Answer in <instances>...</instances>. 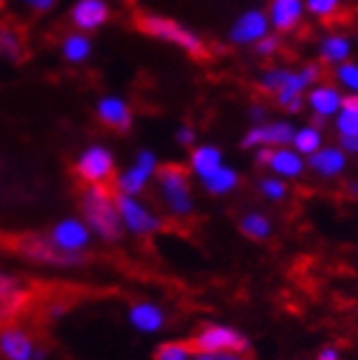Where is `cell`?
<instances>
[{
	"label": "cell",
	"instance_id": "1",
	"mask_svg": "<svg viewBox=\"0 0 358 360\" xmlns=\"http://www.w3.org/2000/svg\"><path fill=\"white\" fill-rule=\"evenodd\" d=\"M324 66L317 62H308L303 66H268L257 79V86L264 93L273 95L281 110L299 115L306 108L308 90L321 82Z\"/></svg>",
	"mask_w": 358,
	"mask_h": 360
},
{
	"label": "cell",
	"instance_id": "2",
	"mask_svg": "<svg viewBox=\"0 0 358 360\" xmlns=\"http://www.w3.org/2000/svg\"><path fill=\"white\" fill-rule=\"evenodd\" d=\"M82 211L88 229H93L101 240L115 242L121 238L123 222L117 209V193L108 185H86Z\"/></svg>",
	"mask_w": 358,
	"mask_h": 360
},
{
	"label": "cell",
	"instance_id": "3",
	"mask_svg": "<svg viewBox=\"0 0 358 360\" xmlns=\"http://www.w3.org/2000/svg\"><path fill=\"white\" fill-rule=\"evenodd\" d=\"M139 27L143 33L150 35V38L181 49L187 56L203 58L207 53V42L203 40V35L198 31H193L191 27L174 20V18L160 15V13H146V15H141Z\"/></svg>",
	"mask_w": 358,
	"mask_h": 360
},
{
	"label": "cell",
	"instance_id": "4",
	"mask_svg": "<svg viewBox=\"0 0 358 360\" xmlns=\"http://www.w3.org/2000/svg\"><path fill=\"white\" fill-rule=\"evenodd\" d=\"M156 183L158 191L163 195V200L167 209L178 215V218H185L193 211V195H191V183H189V169L176 163L160 165L156 172Z\"/></svg>",
	"mask_w": 358,
	"mask_h": 360
},
{
	"label": "cell",
	"instance_id": "5",
	"mask_svg": "<svg viewBox=\"0 0 358 360\" xmlns=\"http://www.w3.org/2000/svg\"><path fill=\"white\" fill-rule=\"evenodd\" d=\"M9 248L15 250L20 257L51 266H79L86 262L84 253H68V250L56 246L51 238L42 236H13Z\"/></svg>",
	"mask_w": 358,
	"mask_h": 360
},
{
	"label": "cell",
	"instance_id": "6",
	"mask_svg": "<svg viewBox=\"0 0 358 360\" xmlns=\"http://www.w3.org/2000/svg\"><path fill=\"white\" fill-rule=\"evenodd\" d=\"M193 354H216V352H238L246 354L250 349L248 338L226 326H207L191 340H187Z\"/></svg>",
	"mask_w": 358,
	"mask_h": 360
},
{
	"label": "cell",
	"instance_id": "7",
	"mask_svg": "<svg viewBox=\"0 0 358 360\" xmlns=\"http://www.w3.org/2000/svg\"><path fill=\"white\" fill-rule=\"evenodd\" d=\"M115 154L99 143L88 146L75 163V172L86 185H108L115 178Z\"/></svg>",
	"mask_w": 358,
	"mask_h": 360
},
{
	"label": "cell",
	"instance_id": "8",
	"mask_svg": "<svg viewBox=\"0 0 358 360\" xmlns=\"http://www.w3.org/2000/svg\"><path fill=\"white\" fill-rule=\"evenodd\" d=\"M158 158L152 150H141L132 165L121 172L119 176H115V187L117 193H125V195H139L146 191V187L156 178L158 172Z\"/></svg>",
	"mask_w": 358,
	"mask_h": 360
},
{
	"label": "cell",
	"instance_id": "9",
	"mask_svg": "<svg viewBox=\"0 0 358 360\" xmlns=\"http://www.w3.org/2000/svg\"><path fill=\"white\" fill-rule=\"evenodd\" d=\"M345 101H347V95L332 82L314 84L306 95V108L314 117V123L321 125V128L326 125V121H332L338 112H341Z\"/></svg>",
	"mask_w": 358,
	"mask_h": 360
},
{
	"label": "cell",
	"instance_id": "10",
	"mask_svg": "<svg viewBox=\"0 0 358 360\" xmlns=\"http://www.w3.org/2000/svg\"><path fill=\"white\" fill-rule=\"evenodd\" d=\"M295 125L288 119H275L260 125H250L246 134L242 136L244 150H257V148H286L293 143Z\"/></svg>",
	"mask_w": 358,
	"mask_h": 360
},
{
	"label": "cell",
	"instance_id": "11",
	"mask_svg": "<svg viewBox=\"0 0 358 360\" xmlns=\"http://www.w3.org/2000/svg\"><path fill=\"white\" fill-rule=\"evenodd\" d=\"M273 33L271 20H268L266 11L262 9H246L242 11L229 27V42L234 46H255L264 35Z\"/></svg>",
	"mask_w": 358,
	"mask_h": 360
},
{
	"label": "cell",
	"instance_id": "12",
	"mask_svg": "<svg viewBox=\"0 0 358 360\" xmlns=\"http://www.w3.org/2000/svg\"><path fill=\"white\" fill-rule=\"evenodd\" d=\"M117 209L123 226L136 233V236H152V233L160 231V226H163L158 215H154L146 205H141L136 195L117 193Z\"/></svg>",
	"mask_w": 358,
	"mask_h": 360
},
{
	"label": "cell",
	"instance_id": "13",
	"mask_svg": "<svg viewBox=\"0 0 358 360\" xmlns=\"http://www.w3.org/2000/svg\"><path fill=\"white\" fill-rule=\"evenodd\" d=\"M68 15L75 31L95 33L110 20V5L108 0H75Z\"/></svg>",
	"mask_w": 358,
	"mask_h": 360
},
{
	"label": "cell",
	"instance_id": "14",
	"mask_svg": "<svg viewBox=\"0 0 358 360\" xmlns=\"http://www.w3.org/2000/svg\"><path fill=\"white\" fill-rule=\"evenodd\" d=\"M266 15L275 33H293L306 20L308 11L303 0H271Z\"/></svg>",
	"mask_w": 358,
	"mask_h": 360
},
{
	"label": "cell",
	"instance_id": "15",
	"mask_svg": "<svg viewBox=\"0 0 358 360\" xmlns=\"http://www.w3.org/2000/svg\"><path fill=\"white\" fill-rule=\"evenodd\" d=\"M97 119L106 125V128L117 130V132H128L132 128V108L128 99H123L121 95H103L99 97L95 105Z\"/></svg>",
	"mask_w": 358,
	"mask_h": 360
},
{
	"label": "cell",
	"instance_id": "16",
	"mask_svg": "<svg viewBox=\"0 0 358 360\" xmlns=\"http://www.w3.org/2000/svg\"><path fill=\"white\" fill-rule=\"evenodd\" d=\"M350 154L341 146H324L319 152L308 156V169L324 180H334L347 169Z\"/></svg>",
	"mask_w": 358,
	"mask_h": 360
},
{
	"label": "cell",
	"instance_id": "17",
	"mask_svg": "<svg viewBox=\"0 0 358 360\" xmlns=\"http://www.w3.org/2000/svg\"><path fill=\"white\" fill-rule=\"evenodd\" d=\"M354 49H356V44L347 33H343V31L326 33L324 38L319 40V46H317L319 62L336 68V66H341V64L352 60Z\"/></svg>",
	"mask_w": 358,
	"mask_h": 360
},
{
	"label": "cell",
	"instance_id": "18",
	"mask_svg": "<svg viewBox=\"0 0 358 360\" xmlns=\"http://www.w3.org/2000/svg\"><path fill=\"white\" fill-rule=\"evenodd\" d=\"M51 240L62 250H68V253H82L91 242V233H88V226L84 222L70 218L56 224V229L51 231Z\"/></svg>",
	"mask_w": 358,
	"mask_h": 360
},
{
	"label": "cell",
	"instance_id": "19",
	"mask_svg": "<svg viewBox=\"0 0 358 360\" xmlns=\"http://www.w3.org/2000/svg\"><path fill=\"white\" fill-rule=\"evenodd\" d=\"M268 169L273 176L283 180H297L308 169V160L303 158L297 150L290 146L286 148H273V156L268 160Z\"/></svg>",
	"mask_w": 358,
	"mask_h": 360
},
{
	"label": "cell",
	"instance_id": "20",
	"mask_svg": "<svg viewBox=\"0 0 358 360\" xmlns=\"http://www.w3.org/2000/svg\"><path fill=\"white\" fill-rule=\"evenodd\" d=\"M222 165H224V154L218 146H213V143H200V146L191 148L187 169L198 180H205Z\"/></svg>",
	"mask_w": 358,
	"mask_h": 360
},
{
	"label": "cell",
	"instance_id": "21",
	"mask_svg": "<svg viewBox=\"0 0 358 360\" xmlns=\"http://www.w3.org/2000/svg\"><path fill=\"white\" fill-rule=\"evenodd\" d=\"M0 354L7 360H33V343L29 334L18 328H7L0 332Z\"/></svg>",
	"mask_w": 358,
	"mask_h": 360
},
{
	"label": "cell",
	"instance_id": "22",
	"mask_svg": "<svg viewBox=\"0 0 358 360\" xmlns=\"http://www.w3.org/2000/svg\"><path fill=\"white\" fill-rule=\"evenodd\" d=\"M60 53H62V58L68 64H73V66L86 64L88 60L93 58V40H91V35L82 33V31L68 33L66 38L62 40Z\"/></svg>",
	"mask_w": 358,
	"mask_h": 360
},
{
	"label": "cell",
	"instance_id": "23",
	"mask_svg": "<svg viewBox=\"0 0 358 360\" xmlns=\"http://www.w3.org/2000/svg\"><path fill=\"white\" fill-rule=\"evenodd\" d=\"M130 323L139 332L154 334L165 326V314L154 303H136L130 310Z\"/></svg>",
	"mask_w": 358,
	"mask_h": 360
},
{
	"label": "cell",
	"instance_id": "24",
	"mask_svg": "<svg viewBox=\"0 0 358 360\" xmlns=\"http://www.w3.org/2000/svg\"><path fill=\"white\" fill-rule=\"evenodd\" d=\"M324 146H326V139H324V128H321V125L306 123V125H301V128H295V136H293L290 148L297 150L303 158L312 156Z\"/></svg>",
	"mask_w": 358,
	"mask_h": 360
},
{
	"label": "cell",
	"instance_id": "25",
	"mask_svg": "<svg viewBox=\"0 0 358 360\" xmlns=\"http://www.w3.org/2000/svg\"><path fill=\"white\" fill-rule=\"evenodd\" d=\"M203 187L211 193V195H226L231 191H236L240 185V174L238 169H234L231 165H222L220 169H216L211 176H207L205 180H200Z\"/></svg>",
	"mask_w": 358,
	"mask_h": 360
},
{
	"label": "cell",
	"instance_id": "26",
	"mask_svg": "<svg viewBox=\"0 0 358 360\" xmlns=\"http://www.w3.org/2000/svg\"><path fill=\"white\" fill-rule=\"evenodd\" d=\"M240 231L244 233V236L248 240H257V242H264L271 238L273 233V222L271 218H268L266 213L262 211H248L242 215L240 220Z\"/></svg>",
	"mask_w": 358,
	"mask_h": 360
},
{
	"label": "cell",
	"instance_id": "27",
	"mask_svg": "<svg viewBox=\"0 0 358 360\" xmlns=\"http://www.w3.org/2000/svg\"><path fill=\"white\" fill-rule=\"evenodd\" d=\"M334 130L338 134V139H350V136H358V105L347 97L345 105L341 108L334 119Z\"/></svg>",
	"mask_w": 358,
	"mask_h": 360
},
{
	"label": "cell",
	"instance_id": "28",
	"mask_svg": "<svg viewBox=\"0 0 358 360\" xmlns=\"http://www.w3.org/2000/svg\"><path fill=\"white\" fill-rule=\"evenodd\" d=\"M334 84L343 90L347 97H358V62L350 60L334 68Z\"/></svg>",
	"mask_w": 358,
	"mask_h": 360
},
{
	"label": "cell",
	"instance_id": "29",
	"mask_svg": "<svg viewBox=\"0 0 358 360\" xmlns=\"http://www.w3.org/2000/svg\"><path fill=\"white\" fill-rule=\"evenodd\" d=\"M23 38L20 33L9 29V27H0V58L5 60H20L23 58Z\"/></svg>",
	"mask_w": 358,
	"mask_h": 360
},
{
	"label": "cell",
	"instance_id": "30",
	"mask_svg": "<svg viewBox=\"0 0 358 360\" xmlns=\"http://www.w3.org/2000/svg\"><path fill=\"white\" fill-rule=\"evenodd\" d=\"M303 3L308 15L317 20H332L343 9V0H303Z\"/></svg>",
	"mask_w": 358,
	"mask_h": 360
},
{
	"label": "cell",
	"instance_id": "31",
	"mask_svg": "<svg viewBox=\"0 0 358 360\" xmlns=\"http://www.w3.org/2000/svg\"><path fill=\"white\" fill-rule=\"evenodd\" d=\"M257 189H260V193L266 198V200H271V202H281L283 198L288 195V185H286V180L277 178L273 174L260 178Z\"/></svg>",
	"mask_w": 358,
	"mask_h": 360
},
{
	"label": "cell",
	"instance_id": "32",
	"mask_svg": "<svg viewBox=\"0 0 358 360\" xmlns=\"http://www.w3.org/2000/svg\"><path fill=\"white\" fill-rule=\"evenodd\" d=\"M193 352L187 343H163L154 352V360H191Z\"/></svg>",
	"mask_w": 358,
	"mask_h": 360
},
{
	"label": "cell",
	"instance_id": "33",
	"mask_svg": "<svg viewBox=\"0 0 358 360\" xmlns=\"http://www.w3.org/2000/svg\"><path fill=\"white\" fill-rule=\"evenodd\" d=\"M253 49H255L257 56L264 58V60L275 58L277 53H279V49H281V38H279V35H275V33H268V35H264V38Z\"/></svg>",
	"mask_w": 358,
	"mask_h": 360
},
{
	"label": "cell",
	"instance_id": "34",
	"mask_svg": "<svg viewBox=\"0 0 358 360\" xmlns=\"http://www.w3.org/2000/svg\"><path fill=\"white\" fill-rule=\"evenodd\" d=\"M196 141H198V132H196L193 125H181V128L176 130V143L183 148H196Z\"/></svg>",
	"mask_w": 358,
	"mask_h": 360
},
{
	"label": "cell",
	"instance_id": "35",
	"mask_svg": "<svg viewBox=\"0 0 358 360\" xmlns=\"http://www.w3.org/2000/svg\"><path fill=\"white\" fill-rule=\"evenodd\" d=\"M193 360H248V356L238 352H216V354H193Z\"/></svg>",
	"mask_w": 358,
	"mask_h": 360
},
{
	"label": "cell",
	"instance_id": "36",
	"mask_svg": "<svg viewBox=\"0 0 358 360\" xmlns=\"http://www.w3.org/2000/svg\"><path fill=\"white\" fill-rule=\"evenodd\" d=\"M15 3H20L23 7H27L35 13H46L56 7L58 0H15Z\"/></svg>",
	"mask_w": 358,
	"mask_h": 360
},
{
	"label": "cell",
	"instance_id": "37",
	"mask_svg": "<svg viewBox=\"0 0 358 360\" xmlns=\"http://www.w3.org/2000/svg\"><path fill=\"white\" fill-rule=\"evenodd\" d=\"M248 119L253 125H260V123H266L268 121V110L262 105V103H253L248 108Z\"/></svg>",
	"mask_w": 358,
	"mask_h": 360
},
{
	"label": "cell",
	"instance_id": "38",
	"mask_svg": "<svg viewBox=\"0 0 358 360\" xmlns=\"http://www.w3.org/2000/svg\"><path fill=\"white\" fill-rule=\"evenodd\" d=\"M253 152H255V163L260 167H268V160L273 156V148H257Z\"/></svg>",
	"mask_w": 358,
	"mask_h": 360
},
{
	"label": "cell",
	"instance_id": "39",
	"mask_svg": "<svg viewBox=\"0 0 358 360\" xmlns=\"http://www.w3.org/2000/svg\"><path fill=\"white\" fill-rule=\"evenodd\" d=\"M341 143H338V146H341L347 154H354V156H358V136H350V139H338Z\"/></svg>",
	"mask_w": 358,
	"mask_h": 360
},
{
	"label": "cell",
	"instance_id": "40",
	"mask_svg": "<svg viewBox=\"0 0 358 360\" xmlns=\"http://www.w3.org/2000/svg\"><path fill=\"white\" fill-rule=\"evenodd\" d=\"M317 360H341V354H338L336 347H324L319 352Z\"/></svg>",
	"mask_w": 358,
	"mask_h": 360
},
{
	"label": "cell",
	"instance_id": "41",
	"mask_svg": "<svg viewBox=\"0 0 358 360\" xmlns=\"http://www.w3.org/2000/svg\"><path fill=\"white\" fill-rule=\"evenodd\" d=\"M347 191H350L352 195H356V198H358V183H356V180H352V183H347Z\"/></svg>",
	"mask_w": 358,
	"mask_h": 360
},
{
	"label": "cell",
	"instance_id": "42",
	"mask_svg": "<svg viewBox=\"0 0 358 360\" xmlns=\"http://www.w3.org/2000/svg\"><path fill=\"white\" fill-rule=\"evenodd\" d=\"M350 99H352V101H354V103L358 105V97H350Z\"/></svg>",
	"mask_w": 358,
	"mask_h": 360
},
{
	"label": "cell",
	"instance_id": "43",
	"mask_svg": "<svg viewBox=\"0 0 358 360\" xmlns=\"http://www.w3.org/2000/svg\"><path fill=\"white\" fill-rule=\"evenodd\" d=\"M3 3H5V0H0V5H3Z\"/></svg>",
	"mask_w": 358,
	"mask_h": 360
}]
</instances>
